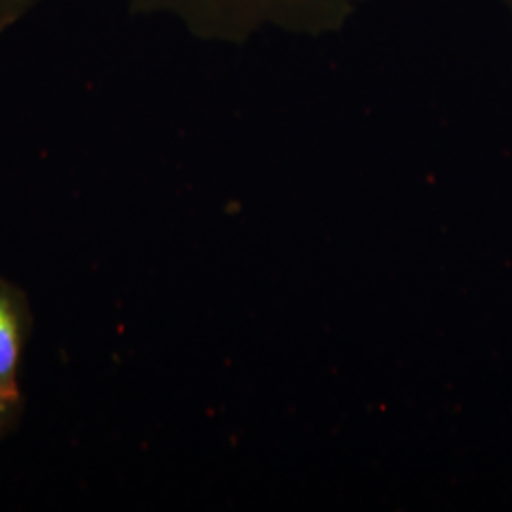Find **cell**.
I'll use <instances>...</instances> for the list:
<instances>
[{"instance_id": "6da1fadb", "label": "cell", "mask_w": 512, "mask_h": 512, "mask_svg": "<svg viewBox=\"0 0 512 512\" xmlns=\"http://www.w3.org/2000/svg\"><path fill=\"white\" fill-rule=\"evenodd\" d=\"M368 0H128L137 16H160L205 42L247 44L266 33L319 38L342 31Z\"/></svg>"}, {"instance_id": "7a4b0ae2", "label": "cell", "mask_w": 512, "mask_h": 512, "mask_svg": "<svg viewBox=\"0 0 512 512\" xmlns=\"http://www.w3.org/2000/svg\"><path fill=\"white\" fill-rule=\"evenodd\" d=\"M31 334V308L25 293L0 277V437L21 414L19 366Z\"/></svg>"}, {"instance_id": "3957f363", "label": "cell", "mask_w": 512, "mask_h": 512, "mask_svg": "<svg viewBox=\"0 0 512 512\" xmlns=\"http://www.w3.org/2000/svg\"><path fill=\"white\" fill-rule=\"evenodd\" d=\"M44 0H0V35L29 18Z\"/></svg>"}, {"instance_id": "277c9868", "label": "cell", "mask_w": 512, "mask_h": 512, "mask_svg": "<svg viewBox=\"0 0 512 512\" xmlns=\"http://www.w3.org/2000/svg\"><path fill=\"white\" fill-rule=\"evenodd\" d=\"M501 2H503V6H505V8H507V12H509V14H511V18H512V0H501Z\"/></svg>"}]
</instances>
